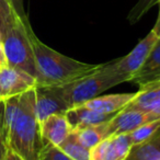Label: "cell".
<instances>
[{"label": "cell", "mask_w": 160, "mask_h": 160, "mask_svg": "<svg viewBox=\"0 0 160 160\" xmlns=\"http://www.w3.org/2000/svg\"><path fill=\"white\" fill-rule=\"evenodd\" d=\"M40 160H72L60 148L46 144L40 156Z\"/></svg>", "instance_id": "ffe728a7"}, {"label": "cell", "mask_w": 160, "mask_h": 160, "mask_svg": "<svg viewBox=\"0 0 160 160\" xmlns=\"http://www.w3.org/2000/svg\"><path fill=\"white\" fill-rule=\"evenodd\" d=\"M160 80V38L152 47L147 59L139 69L131 77L128 82H133L139 87L147 83Z\"/></svg>", "instance_id": "7c38bea8"}, {"label": "cell", "mask_w": 160, "mask_h": 160, "mask_svg": "<svg viewBox=\"0 0 160 160\" xmlns=\"http://www.w3.org/2000/svg\"><path fill=\"white\" fill-rule=\"evenodd\" d=\"M71 128L78 129L82 127L92 126V125H98L110 121L115 114H104L97 112L87 108L86 105H77V107L70 108L68 111L65 113Z\"/></svg>", "instance_id": "8fae6325"}, {"label": "cell", "mask_w": 160, "mask_h": 160, "mask_svg": "<svg viewBox=\"0 0 160 160\" xmlns=\"http://www.w3.org/2000/svg\"><path fill=\"white\" fill-rule=\"evenodd\" d=\"M77 139L81 145L87 147L88 149L93 148L96 145H98L101 140L109 137L107 128V122L102 124L92 125V126L82 127V128L73 129Z\"/></svg>", "instance_id": "9a60e30c"}, {"label": "cell", "mask_w": 160, "mask_h": 160, "mask_svg": "<svg viewBox=\"0 0 160 160\" xmlns=\"http://www.w3.org/2000/svg\"><path fill=\"white\" fill-rule=\"evenodd\" d=\"M36 86V79L9 65L0 67V99L22 94Z\"/></svg>", "instance_id": "52a82bcc"}, {"label": "cell", "mask_w": 160, "mask_h": 160, "mask_svg": "<svg viewBox=\"0 0 160 160\" xmlns=\"http://www.w3.org/2000/svg\"><path fill=\"white\" fill-rule=\"evenodd\" d=\"M8 151L5 125V99H0V160H5Z\"/></svg>", "instance_id": "d6986e66"}, {"label": "cell", "mask_w": 160, "mask_h": 160, "mask_svg": "<svg viewBox=\"0 0 160 160\" xmlns=\"http://www.w3.org/2000/svg\"><path fill=\"white\" fill-rule=\"evenodd\" d=\"M41 135L44 144L59 147L67 139L72 128L65 114H53L40 122Z\"/></svg>", "instance_id": "30bf717a"}, {"label": "cell", "mask_w": 160, "mask_h": 160, "mask_svg": "<svg viewBox=\"0 0 160 160\" xmlns=\"http://www.w3.org/2000/svg\"><path fill=\"white\" fill-rule=\"evenodd\" d=\"M134 96H135V92L99 96L89 100L83 105L97 112H100V113L116 114L126 107L127 103L134 98Z\"/></svg>", "instance_id": "4fadbf2b"}, {"label": "cell", "mask_w": 160, "mask_h": 160, "mask_svg": "<svg viewBox=\"0 0 160 160\" xmlns=\"http://www.w3.org/2000/svg\"><path fill=\"white\" fill-rule=\"evenodd\" d=\"M160 128V118H156V120L148 122L146 124L142 125V126L137 127L134 129L133 132L128 134L131 142L133 145H137L146 140L147 138L150 137L152 134H155L158 129Z\"/></svg>", "instance_id": "e0dca14e"}, {"label": "cell", "mask_w": 160, "mask_h": 160, "mask_svg": "<svg viewBox=\"0 0 160 160\" xmlns=\"http://www.w3.org/2000/svg\"><path fill=\"white\" fill-rule=\"evenodd\" d=\"M159 3H160V0H159ZM159 14H160V12H159Z\"/></svg>", "instance_id": "484cf974"}, {"label": "cell", "mask_w": 160, "mask_h": 160, "mask_svg": "<svg viewBox=\"0 0 160 160\" xmlns=\"http://www.w3.org/2000/svg\"><path fill=\"white\" fill-rule=\"evenodd\" d=\"M35 112L38 122L53 114H65L70 108L65 98L64 86L36 85Z\"/></svg>", "instance_id": "5b68a950"}, {"label": "cell", "mask_w": 160, "mask_h": 160, "mask_svg": "<svg viewBox=\"0 0 160 160\" xmlns=\"http://www.w3.org/2000/svg\"><path fill=\"white\" fill-rule=\"evenodd\" d=\"M32 33L33 30L28 17L22 18L17 13L1 34V42L7 65L20 69L36 79L38 69L31 40Z\"/></svg>", "instance_id": "3957f363"}, {"label": "cell", "mask_w": 160, "mask_h": 160, "mask_svg": "<svg viewBox=\"0 0 160 160\" xmlns=\"http://www.w3.org/2000/svg\"><path fill=\"white\" fill-rule=\"evenodd\" d=\"M126 160H160V128L137 145H133Z\"/></svg>", "instance_id": "5bb4252c"}, {"label": "cell", "mask_w": 160, "mask_h": 160, "mask_svg": "<svg viewBox=\"0 0 160 160\" xmlns=\"http://www.w3.org/2000/svg\"><path fill=\"white\" fill-rule=\"evenodd\" d=\"M7 65V60H6L5 52H3V46L2 42H1V38H0V67Z\"/></svg>", "instance_id": "603a6c76"}, {"label": "cell", "mask_w": 160, "mask_h": 160, "mask_svg": "<svg viewBox=\"0 0 160 160\" xmlns=\"http://www.w3.org/2000/svg\"><path fill=\"white\" fill-rule=\"evenodd\" d=\"M160 118L150 112L138 111V110H122L118 112L113 118L107 122L108 135L115 134H129L137 127L148 122Z\"/></svg>", "instance_id": "9c48e42d"}, {"label": "cell", "mask_w": 160, "mask_h": 160, "mask_svg": "<svg viewBox=\"0 0 160 160\" xmlns=\"http://www.w3.org/2000/svg\"><path fill=\"white\" fill-rule=\"evenodd\" d=\"M133 146L128 134H115L90 149V160H126Z\"/></svg>", "instance_id": "ba28073f"}, {"label": "cell", "mask_w": 160, "mask_h": 160, "mask_svg": "<svg viewBox=\"0 0 160 160\" xmlns=\"http://www.w3.org/2000/svg\"><path fill=\"white\" fill-rule=\"evenodd\" d=\"M10 2V5L12 6L16 12L22 18H27V14H25L24 10H23V0H8Z\"/></svg>", "instance_id": "44dd1931"}, {"label": "cell", "mask_w": 160, "mask_h": 160, "mask_svg": "<svg viewBox=\"0 0 160 160\" xmlns=\"http://www.w3.org/2000/svg\"><path fill=\"white\" fill-rule=\"evenodd\" d=\"M31 40L38 69L36 85L66 86L96 72L103 66V64H87L62 55L41 42L34 32Z\"/></svg>", "instance_id": "7a4b0ae2"}, {"label": "cell", "mask_w": 160, "mask_h": 160, "mask_svg": "<svg viewBox=\"0 0 160 160\" xmlns=\"http://www.w3.org/2000/svg\"><path fill=\"white\" fill-rule=\"evenodd\" d=\"M159 38L160 35L152 29L142 41H139V43L134 47L131 53L110 62L112 69L120 75L127 77L129 81L132 76L142 67V65L147 59Z\"/></svg>", "instance_id": "8992f818"}, {"label": "cell", "mask_w": 160, "mask_h": 160, "mask_svg": "<svg viewBox=\"0 0 160 160\" xmlns=\"http://www.w3.org/2000/svg\"><path fill=\"white\" fill-rule=\"evenodd\" d=\"M17 14L8 0H0V34H2Z\"/></svg>", "instance_id": "ac0fdd59"}, {"label": "cell", "mask_w": 160, "mask_h": 160, "mask_svg": "<svg viewBox=\"0 0 160 160\" xmlns=\"http://www.w3.org/2000/svg\"><path fill=\"white\" fill-rule=\"evenodd\" d=\"M147 112H150V113H152L153 115L160 118V102L156 103V104H153L151 108H149V110Z\"/></svg>", "instance_id": "cb8c5ba5"}, {"label": "cell", "mask_w": 160, "mask_h": 160, "mask_svg": "<svg viewBox=\"0 0 160 160\" xmlns=\"http://www.w3.org/2000/svg\"><path fill=\"white\" fill-rule=\"evenodd\" d=\"M0 38H1V34H0Z\"/></svg>", "instance_id": "d4e9b609"}, {"label": "cell", "mask_w": 160, "mask_h": 160, "mask_svg": "<svg viewBox=\"0 0 160 160\" xmlns=\"http://www.w3.org/2000/svg\"><path fill=\"white\" fill-rule=\"evenodd\" d=\"M128 81V78L118 73L110 65L103 64L99 70L75 82L64 86V93L69 108L85 104L91 99L99 97L103 91Z\"/></svg>", "instance_id": "277c9868"}, {"label": "cell", "mask_w": 160, "mask_h": 160, "mask_svg": "<svg viewBox=\"0 0 160 160\" xmlns=\"http://www.w3.org/2000/svg\"><path fill=\"white\" fill-rule=\"evenodd\" d=\"M58 148L72 160H90V149L80 144L73 131Z\"/></svg>", "instance_id": "2e32d148"}, {"label": "cell", "mask_w": 160, "mask_h": 160, "mask_svg": "<svg viewBox=\"0 0 160 160\" xmlns=\"http://www.w3.org/2000/svg\"><path fill=\"white\" fill-rule=\"evenodd\" d=\"M5 160H24L20 155L13 151L12 149L8 148V151L6 153V157H5Z\"/></svg>", "instance_id": "7402d4cb"}, {"label": "cell", "mask_w": 160, "mask_h": 160, "mask_svg": "<svg viewBox=\"0 0 160 160\" xmlns=\"http://www.w3.org/2000/svg\"><path fill=\"white\" fill-rule=\"evenodd\" d=\"M35 88V87H34ZM34 88L5 99V125L8 148L24 160H40L45 144L35 112Z\"/></svg>", "instance_id": "6da1fadb"}]
</instances>
